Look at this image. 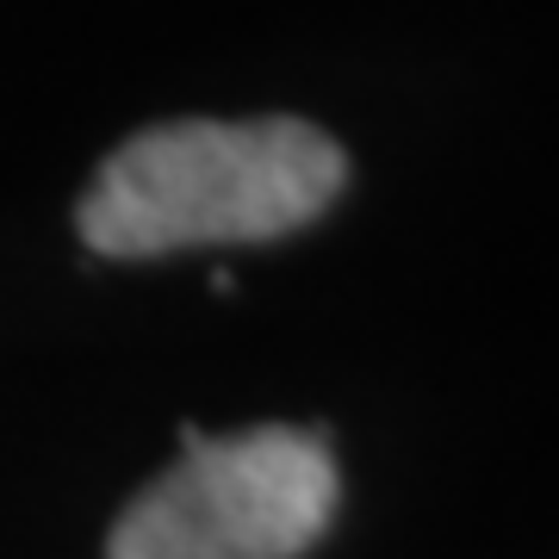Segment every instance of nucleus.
Masks as SVG:
<instances>
[{"label": "nucleus", "instance_id": "2", "mask_svg": "<svg viewBox=\"0 0 559 559\" xmlns=\"http://www.w3.org/2000/svg\"><path fill=\"white\" fill-rule=\"evenodd\" d=\"M180 448L187 454L124 503L106 559H299L336 522L342 473L323 429H180Z\"/></svg>", "mask_w": 559, "mask_h": 559}, {"label": "nucleus", "instance_id": "1", "mask_svg": "<svg viewBox=\"0 0 559 559\" xmlns=\"http://www.w3.org/2000/svg\"><path fill=\"white\" fill-rule=\"evenodd\" d=\"M348 187V156L305 119H175L100 162L75 224L106 261L205 242H274L323 218Z\"/></svg>", "mask_w": 559, "mask_h": 559}]
</instances>
